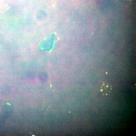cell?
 <instances>
[{"instance_id": "2", "label": "cell", "mask_w": 136, "mask_h": 136, "mask_svg": "<svg viewBox=\"0 0 136 136\" xmlns=\"http://www.w3.org/2000/svg\"><path fill=\"white\" fill-rule=\"evenodd\" d=\"M126 1L127 4L129 5L130 4L131 2L130 0H126Z\"/></svg>"}, {"instance_id": "1", "label": "cell", "mask_w": 136, "mask_h": 136, "mask_svg": "<svg viewBox=\"0 0 136 136\" xmlns=\"http://www.w3.org/2000/svg\"><path fill=\"white\" fill-rule=\"evenodd\" d=\"M100 91L103 95H107L111 92V87L107 83L102 84L100 87Z\"/></svg>"}]
</instances>
